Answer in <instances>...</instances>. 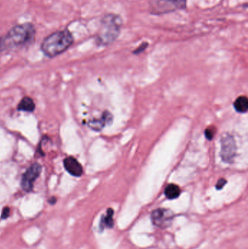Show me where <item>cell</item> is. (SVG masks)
Segmentation results:
<instances>
[{"label":"cell","instance_id":"cell-1","mask_svg":"<svg viewBox=\"0 0 248 249\" xmlns=\"http://www.w3.org/2000/svg\"><path fill=\"white\" fill-rule=\"evenodd\" d=\"M35 35L36 29L32 23H22L13 26L5 36L0 38V53L32 43Z\"/></svg>","mask_w":248,"mask_h":249},{"label":"cell","instance_id":"cell-2","mask_svg":"<svg viewBox=\"0 0 248 249\" xmlns=\"http://www.w3.org/2000/svg\"><path fill=\"white\" fill-rule=\"evenodd\" d=\"M73 43L72 34L68 29H63L47 36L41 44V50L46 56L54 58L65 52Z\"/></svg>","mask_w":248,"mask_h":249},{"label":"cell","instance_id":"cell-3","mask_svg":"<svg viewBox=\"0 0 248 249\" xmlns=\"http://www.w3.org/2000/svg\"><path fill=\"white\" fill-rule=\"evenodd\" d=\"M122 26V20L120 16L113 13L103 16L96 36L98 45L106 46L113 43L119 36Z\"/></svg>","mask_w":248,"mask_h":249},{"label":"cell","instance_id":"cell-4","mask_svg":"<svg viewBox=\"0 0 248 249\" xmlns=\"http://www.w3.org/2000/svg\"><path fill=\"white\" fill-rule=\"evenodd\" d=\"M187 0H152L150 3V13L163 15L186 8Z\"/></svg>","mask_w":248,"mask_h":249},{"label":"cell","instance_id":"cell-5","mask_svg":"<svg viewBox=\"0 0 248 249\" xmlns=\"http://www.w3.org/2000/svg\"><path fill=\"white\" fill-rule=\"evenodd\" d=\"M173 219L174 213L169 209H157L153 211L151 214L153 225L161 229L169 228L173 223Z\"/></svg>","mask_w":248,"mask_h":249},{"label":"cell","instance_id":"cell-6","mask_svg":"<svg viewBox=\"0 0 248 249\" xmlns=\"http://www.w3.org/2000/svg\"><path fill=\"white\" fill-rule=\"evenodd\" d=\"M42 172V166L40 164L35 162L32 164L27 171H26L22 177L21 185L22 189L26 193H30L33 188V184L40 176Z\"/></svg>","mask_w":248,"mask_h":249},{"label":"cell","instance_id":"cell-7","mask_svg":"<svg viewBox=\"0 0 248 249\" xmlns=\"http://www.w3.org/2000/svg\"><path fill=\"white\" fill-rule=\"evenodd\" d=\"M237 152L235 141L231 135L226 134L221 139V156L223 160L231 163L234 160Z\"/></svg>","mask_w":248,"mask_h":249},{"label":"cell","instance_id":"cell-8","mask_svg":"<svg viewBox=\"0 0 248 249\" xmlns=\"http://www.w3.org/2000/svg\"><path fill=\"white\" fill-rule=\"evenodd\" d=\"M66 171L73 177H80L83 174V168L81 164L74 157H68L64 160Z\"/></svg>","mask_w":248,"mask_h":249},{"label":"cell","instance_id":"cell-9","mask_svg":"<svg viewBox=\"0 0 248 249\" xmlns=\"http://www.w3.org/2000/svg\"><path fill=\"white\" fill-rule=\"evenodd\" d=\"M109 121H112V116H111L109 112V113L105 112L100 119H95L90 121L89 122L88 125L93 130H96V131H100L104 127L105 124L109 123Z\"/></svg>","mask_w":248,"mask_h":249},{"label":"cell","instance_id":"cell-10","mask_svg":"<svg viewBox=\"0 0 248 249\" xmlns=\"http://www.w3.org/2000/svg\"><path fill=\"white\" fill-rule=\"evenodd\" d=\"M114 211L112 209H109L106 212V214L102 216L100 222V228L103 231L105 228H112L114 226L113 220Z\"/></svg>","mask_w":248,"mask_h":249},{"label":"cell","instance_id":"cell-11","mask_svg":"<svg viewBox=\"0 0 248 249\" xmlns=\"http://www.w3.org/2000/svg\"><path fill=\"white\" fill-rule=\"evenodd\" d=\"M17 109L19 111H23V112H33L35 109L34 102L32 99L26 96L21 99L17 106Z\"/></svg>","mask_w":248,"mask_h":249},{"label":"cell","instance_id":"cell-12","mask_svg":"<svg viewBox=\"0 0 248 249\" xmlns=\"http://www.w3.org/2000/svg\"><path fill=\"white\" fill-rule=\"evenodd\" d=\"M181 192L182 191L179 186L175 184H170L165 187V195L169 200H174L180 196Z\"/></svg>","mask_w":248,"mask_h":249},{"label":"cell","instance_id":"cell-13","mask_svg":"<svg viewBox=\"0 0 248 249\" xmlns=\"http://www.w3.org/2000/svg\"><path fill=\"white\" fill-rule=\"evenodd\" d=\"M236 111L240 113H246L248 109V100L246 96H240L236 99L234 104Z\"/></svg>","mask_w":248,"mask_h":249},{"label":"cell","instance_id":"cell-14","mask_svg":"<svg viewBox=\"0 0 248 249\" xmlns=\"http://www.w3.org/2000/svg\"><path fill=\"white\" fill-rule=\"evenodd\" d=\"M215 133V130L214 129V127H209V128H208L205 130V136H206L207 139H209V140H211V139L214 137Z\"/></svg>","mask_w":248,"mask_h":249},{"label":"cell","instance_id":"cell-15","mask_svg":"<svg viewBox=\"0 0 248 249\" xmlns=\"http://www.w3.org/2000/svg\"><path fill=\"white\" fill-rule=\"evenodd\" d=\"M10 210L8 207H5L3 209L2 212H1V219H6L10 216Z\"/></svg>","mask_w":248,"mask_h":249},{"label":"cell","instance_id":"cell-16","mask_svg":"<svg viewBox=\"0 0 248 249\" xmlns=\"http://www.w3.org/2000/svg\"><path fill=\"white\" fill-rule=\"evenodd\" d=\"M227 184V180L225 178H220L216 184L217 190H221Z\"/></svg>","mask_w":248,"mask_h":249},{"label":"cell","instance_id":"cell-17","mask_svg":"<svg viewBox=\"0 0 248 249\" xmlns=\"http://www.w3.org/2000/svg\"><path fill=\"white\" fill-rule=\"evenodd\" d=\"M147 46H148V43H147V42H144V43H143L142 45H140V46L138 47V48H137V49L134 51V53L137 54L143 52V51H144V50L147 48Z\"/></svg>","mask_w":248,"mask_h":249},{"label":"cell","instance_id":"cell-18","mask_svg":"<svg viewBox=\"0 0 248 249\" xmlns=\"http://www.w3.org/2000/svg\"><path fill=\"white\" fill-rule=\"evenodd\" d=\"M49 202L50 204H55V202H56V199H55V197H52L50 200H49Z\"/></svg>","mask_w":248,"mask_h":249}]
</instances>
